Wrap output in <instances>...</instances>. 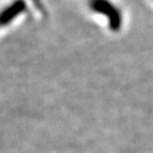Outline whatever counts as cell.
<instances>
[{"instance_id": "6da1fadb", "label": "cell", "mask_w": 153, "mask_h": 153, "mask_svg": "<svg viewBox=\"0 0 153 153\" xmlns=\"http://www.w3.org/2000/svg\"><path fill=\"white\" fill-rule=\"evenodd\" d=\"M90 7L92 8V10L107 16L110 28L112 31H118L121 27L123 17L120 10L115 5H112L109 0H91Z\"/></svg>"}, {"instance_id": "7a4b0ae2", "label": "cell", "mask_w": 153, "mask_h": 153, "mask_svg": "<svg viewBox=\"0 0 153 153\" xmlns=\"http://www.w3.org/2000/svg\"><path fill=\"white\" fill-rule=\"evenodd\" d=\"M24 9H25V2L23 0H17L10 6H8L6 9L0 11V27L9 24Z\"/></svg>"}]
</instances>
